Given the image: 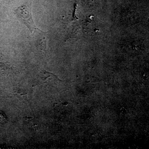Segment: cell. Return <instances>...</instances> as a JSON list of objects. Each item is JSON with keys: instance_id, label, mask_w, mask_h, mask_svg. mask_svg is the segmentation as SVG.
Listing matches in <instances>:
<instances>
[{"instance_id": "obj_3", "label": "cell", "mask_w": 149, "mask_h": 149, "mask_svg": "<svg viewBox=\"0 0 149 149\" xmlns=\"http://www.w3.org/2000/svg\"><path fill=\"white\" fill-rule=\"evenodd\" d=\"M15 93L16 95H18V96L21 97L22 98L24 99L27 97L26 94L24 93H23L21 90H17L15 91Z\"/></svg>"}, {"instance_id": "obj_1", "label": "cell", "mask_w": 149, "mask_h": 149, "mask_svg": "<svg viewBox=\"0 0 149 149\" xmlns=\"http://www.w3.org/2000/svg\"><path fill=\"white\" fill-rule=\"evenodd\" d=\"M15 13L19 20L28 28L31 33L38 29L32 18V10L27 6L23 4L19 6Z\"/></svg>"}, {"instance_id": "obj_2", "label": "cell", "mask_w": 149, "mask_h": 149, "mask_svg": "<svg viewBox=\"0 0 149 149\" xmlns=\"http://www.w3.org/2000/svg\"><path fill=\"white\" fill-rule=\"evenodd\" d=\"M40 77L44 81H47L48 82H51L56 78L55 75L50 73V72L46 71L45 70L42 71L40 73Z\"/></svg>"}]
</instances>
